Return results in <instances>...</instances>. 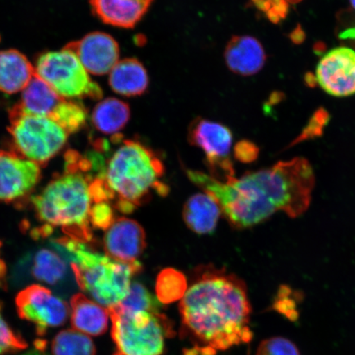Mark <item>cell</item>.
Instances as JSON below:
<instances>
[{
  "instance_id": "1",
  "label": "cell",
  "mask_w": 355,
  "mask_h": 355,
  "mask_svg": "<svg viewBox=\"0 0 355 355\" xmlns=\"http://www.w3.org/2000/svg\"><path fill=\"white\" fill-rule=\"evenodd\" d=\"M189 180L214 198L233 227H254L283 211L298 218L308 211L316 184L307 159L295 157L272 167L247 172L239 179H214L201 171H187Z\"/></svg>"
},
{
  "instance_id": "2",
  "label": "cell",
  "mask_w": 355,
  "mask_h": 355,
  "mask_svg": "<svg viewBox=\"0 0 355 355\" xmlns=\"http://www.w3.org/2000/svg\"><path fill=\"white\" fill-rule=\"evenodd\" d=\"M180 313V335L190 345L185 355H216L250 343L254 336L245 283L224 269L198 268Z\"/></svg>"
},
{
  "instance_id": "3",
  "label": "cell",
  "mask_w": 355,
  "mask_h": 355,
  "mask_svg": "<svg viewBox=\"0 0 355 355\" xmlns=\"http://www.w3.org/2000/svg\"><path fill=\"white\" fill-rule=\"evenodd\" d=\"M65 171L33 197L35 215L42 225L35 237H47L60 227L66 237L86 243L92 241L90 215L94 204L92 165L87 157L69 150Z\"/></svg>"
},
{
  "instance_id": "4",
  "label": "cell",
  "mask_w": 355,
  "mask_h": 355,
  "mask_svg": "<svg viewBox=\"0 0 355 355\" xmlns=\"http://www.w3.org/2000/svg\"><path fill=\"white\" fill-rule=\"evenodd\" d=\"M119 145L94 176L103 182L115 209L128 214L148 202L154 193L166 196L170 189L161 180L165 167L154 150L139 140L123 139Z\"/></svg>"
},
{
  "instance_id": "5",
  "label": "cell",
  "mask_w": 355,
  "mask_h": 355,
  "mask_svg": "<svg viewBox=\"0 0 355 355\" xmlns=\"http://www.w3.org/2000/svg\"><path fill=\"white\" fill-rule=\"evenodd\" d=\"M69 260L81 290L105 309L113 307L128 295L132 278L141 270L139 261L123 263L88 250L85 243L69 237L56 239Z\"/></svg>"
},
{
  "instance_id": "6",
  "label": "cell",
  "mask_w": 355,
  "mask_h": 355,
  "mask_svg": "<svg viewBox=\"0 0 355 355\" xmlns=\"http://www.w3.org/2000/svg\"><path fill=\"white\" fill-rule=\"evenodd\" d=\"M112 321L114 355H162L172 335L170 321L159 309H128L116 304L107 309Z\"/></svg>"
},
{
  "instance_id": "7",
  "label": "cell",
  "mask_w": 355,
  "mask_h": 355,
  "mask_svg": "<svg viewBox=\"0 0 355 355\" xmlns=\"http://www.w3.org/2000/svg\"><path fill=\"white\" fill-rule=\"evenodd\" d=\"M8 128L17 152L28 161L46 164L64 148L69 135L51 119L26 113L19 103L10 111Z\"/></svg>"
},
{
  "instance_id": "8",
  "label": "cell",
  "mask_w": 355,
  "mask_h": 355,
  "mask_svg": "<svg viewBox=\"0 0 355 355\" xmlns=\"http://www.w3.org/2000/svg\"><path fill=\"white\" fill-rule=\"evenodd\" d=\"M35 73L65 100H98L103 95L78 58L65 48L40 55L35 62Z\"/></svg>"
},
{
  "instance_id": "9",
  "label": "cell",
  "mask_w": 355,
  "mask_h": 355,
  "mask_svg": "<svg viewBox=\"0 0 355 355\" xmlns=\"http://www.w3.org/2000/svg\"><path fill=\"white\" fill-rule=\"evenodd\" d=\"M188 139L191 145L201 148L211 177L225 181L234 177L230 149L232 132L220 123L197 118L190 124Z\"/></svg>"
},
{
  "instance_id": "10",
  "label": "cell",
  "mask_w": 355,
  "mask_h": 355,
  "mask_svg": "<svg viewBox=\"0 0 355 355\" xmlns=\"http://www.w3.org/2000/svg\"><path fill=\"white\" fill-rule=\"evenodd\" d=\"M16 306L19 317L34 323L40 336L49 328L63 326L70 313L64 300L41 285H31L20 291L16 297Z\"/></svg>"
},
{
  "instance_id": "11",
  "label": "cell",
  "mask_w": 355,
  "mask_h": 355,
  "mask_svg": "<svg viewBox=\"0 0 355 355\" xmlns=\"http://www.w3.org/2000/svg\"><path fill=\"white\" fill-rule=\"evenodd\" d=\"M316 80L322 90L332 96L355 94V51L348 47H336L318 62Z\"/></svg>"
},
{
  "instance_id": "12",
  "label": "cell",
  "mask_w": 355,
  "mask_h": 355,
  "mask_svg": "<svg viewBox=\"0 0 355 355\" xmlns=\"http://www.w3.org/2000/svg\"><path fill=\"white\" fill-rule=\"evenodd\" d=\"M42 177L41 166L12 153L0 152V202L28 196Z\"/></svg>"
},
{
  "instance_id": "13",
  "label": "cell",
  "mask_w": 355,
  "mask_h": 355,
  "mask_svg": "<svg viewBox=\"0 0 355 355\" xmlns=\"http://www.w3.org/2000/svg\"><path fill=\"white\" fill-rule=\"evenodd\" d=\"M64 48L78 58L88 73L97 76L110 73L119 61V44L105 33H89Z\"/></svg>"
},
{
  "instance_id": "14",
  "label": "cell",
  "mask_w": 355,
  "mask_h": 355,
  "mask_svg": "<svg viewBox=\"0 0 355 355\" xmlns=\"http://www.w3.org/2000/svg\"><path fill=\"white\" fill-rule=\"evenodd\" d=\"M106 256L123 263H133L143 254L146 234L140 224L122 217L106 230L103 241Z\"/></svg>"
},
{
  "instance_id": "15",
  "label": "cell",
  "mask_w": 355,
  "mask_h": 355,
  "mask_svg": "<svg viewBox=\"0 0 355 355\" xmlns=\"http://www.w3.org/2000/svg\"><path fill=\"white\" fill-rule=\"evenodd\" d=\"M224 56L230 70L241 76L259 73L266 60L263 44L251 35H234L226 44Z\"/></svg>"
},
{
  "instance_id": "16",
  "label": "cell",
  "mask_w": 355,
  "mask_h": 355,
  "mask_svg": "<svg viewBox=\"0 0 355 355\" xmlns=\"http://www.w3.org/2000/svg\"><path fill=\"white\" fill-rule=\"evenodd\" d=\"M153 0H90L92 12L104 24L132 28L148 12Z\"/></svg>"
},
{
  "instance_id": "17",
  "label": "cell",
  "mask_w": 355,
  "mask_h": 355,
  "mask_svg": "<svg viewBox=\"0 0 355 355\" xmlns=\"http://www.w3.org/2000/svg\"><path fill=\"white\" fill-rule=\"evenodd\" d=\"M110 315L107 309L83 294L71 299V324L74 330L97 336L107 330Z\"/></svg>"
},
{
  "instance_id": "18",
  "label": "cell",
  "mask_w": 355,
  "mask_h": 355,
  "mask_svg": "<svg viewBox=\"0 0 355 355\" xmlns=\"http://www.w3.org/2000/svg\"><path fill=\"white\" fill-rule=\"evenodd\" d=\"M35 75V67L19 51H0V92L8 95L22 92Z\"/></svg>"
},
{
  "instance_id": "19",
  "label": "cell",
  "mask_w": 355,
  "mask_h": 355,
  "mask_svg": "<svg viewBox=\"0 0 355 355\" xmlns=\"http://www.w3.org/2000/svg\"><path fill=\"white\" fill-rule=\"evenodd\" d=\"M221 214L218 202L207 193L194 194L189 198L183 211L185 224L198 234L214 232Z\"/></svg>"
},
{
  "instance_id": "20",
  "label": "cell",
  "mask_w": 355,
  "mask_h": 355,
  "mask_svg": "<svg viewBox=\"0 0 355 355\" xmlns=\"http://www.w3.org/2000/svg\"><path fill=\"white\" fill-rule=\"evenodd\" d=\"M109 84L119 95L139 96L148 90L149 78L144 64L139 60L130 58L119 61L110 71Z\"/></svg>"
},
{
  "instance_id": "21",
  "label": "cell",
  "mask_w": 355,
  "mask_h": 355,
  "mask_svg": "<svg viewBox=\"0 0 355 355\" xmlns=\"http://www.w3.org/2000/svg\"><path fill=\"white\" fill-rule=\"evenodd\" d=\"M130 105L116 98L105 99L99 102L92 111V123L96 130L104 135H119L130 121Z\"/></svg>"
},
{
  "instance_id": "22",
  "label": "cell",
  "mask_w": 355,
  "mask_h": 355,
  "mask_svg": "<svg viewBox=\"0 0 355 355\" xmlns=\"http://www.w3.org/2000/svg\"><path fill=\"white\" fill-rule=\"evenodd\" d=\"M56 248L57 251L48 248L40 250L35 252L30 264L32 277L50 286L60 285L69 275L68 259L64 254L61 255L59 248Z\"/></svg>"
},
{
  "instance_id": "23",
  "label": "cell",
  "mask_w": 355,
  "mask_h": 355,
  "mask_svg": "<svg viewBox=\"0 0 355 355\" xmlns=\"http://www.w3.org/2000/svg\"><path fill=\"white\" fill-rule=\"evenodd\" d=\"M62 99L35 73L28 85L22 91L19 105L26 113L49 118Z\"/></svg>"
},
{
  "instance_id": "24",
  "label": "cell",
  "mask_w": 355,
  "mask_h": 355,
  "mask_svg": "<svg viewBox=\"0 0 355 355\" xmlns=\"http://www.w3.org/2000/svg\"><path fill=\"white\" fill-rule=\"evenodd\" d=\"M52 355H96L94 343L87 335L74 329L58 333L51 344Z\"/></svg>"
},
{
  "instance_id": "25",
  "label": "cell",
  "mask_w": 355,
  "mask_h": 355,
  "mask_svg": "<svg viewBox=\"0 0 355 355\" xmlns=\"http://www.w3.org/2000/svg\"><path fill=\"white\" fill-rule=\"evenodd\" d=\"M87 111L81 102L76 100L62 99L49 117L71 135L78 132L85 127L87 121Z\"/></svg>"
},
{
  "instance_id": "26",
  "label": "cell",
  "mask_w": 355,
  "mask_h": 355,
  "mask_svg": "<svg viewBox=\"0 0 355 355\" xmlns=\"http://www.w3.org/2000/svg\"><path fill=\"white\" fill-rule=\"evenodd\" d=\"M155 288L159 300L170 304L183 298L187 291V282L183 273L168 268L159 274Z\"/></svg>"
},
{
  "instance_id": "27",
  "label": "cell",
  "mask_w": 355,
  "mask_h": 355,
  "mask_svg": "<svg viewBox=\"0 0 355 355\" xmlns=\"http://www.w3.org/2000/svg\"><path fill=\"white\" fill-rule=\"evenodd\" d=\"M303 300V293L292 291L288 286L279 287L272 308L292 322L299 318L298 304Z\"/></svg>"
},
{
  "instance_id": "28",
  "label": "cell",
  "mask_w": 355,
  "mask_h": 355,
  "mask_svg": "<svg viewBox=\"0 0 355 355\" xmlns=\"http://www.w3.org/2000/svg\"><path fill=\"white\" fill-rule=\"evenodd\" d=\"M28 347L26 340L8 326L3 317L0 303V355L21 352Z\"/></svg>"
},
{
  "instance_id": "29",
  "label": "cell",
  "mask_w": 355,
  "mask_h": 355,
  "mask_svg": "<svg viewBox=\"0 0 355 355\" xmlns=\"http://www.w3.org/2000/svg\"><path fill=\"white\" fill-rule=\"evenodd\" d=\"M256 355H300L297 346L283 337H272L263 341Z\"/></svg>"
},
{
  "instance_id": "30",
  "label": "cell",
  "mask_w": 355,
  "mask_h": 355,
  "mask_svg": "<svg viewBox=\"0 0 355 355\" xmlns=\"http://www.w3.org/2000/svg\"><path fill=\"white\" fill-rule=\"evenodd\" d=\"M114 220L112 204L107 202L93 204L90 215L91 225L93 227L106 230Z\"/></svg>"
},
{
  "instance_id": "31",
  "label": "cell",
  "mask_w": 355,
  "mask_h": 355,
  "mask_svg": "<svg viewBox=\"0 0 355 355\" xmlns=\"http://www.w3.org/2000/svg\"><path fill=\"white\" fill-rule=\"evenodd\" d=\"M259 150L250 141L243 140L235 146L234 155L239 162L251 163L259 157Z\"/></svg>"
},
{
  "instance_id": "32",
  "label": "cell",
  "mask_w": 355,
  "mask_h": 355,
  "mask_svg": "<svg viewBox=\"0 0 355 355\" xmlns=\"http://www.w3.org/2000/svg\"><path fill=\"white\" fill-rule=\"evenodd\" d=\"M6 264H4L3 261L1 259H0V286H2L3 284H4V278H6Z\"/></svg>"
},
{
  "instance_id": "33",
  "label": "cell",
  "mask_w": 355,
  "mask_h": 355,
  "mask_svg": "<svg viewBox=\"0 0 355 355\" xmlns=\"http://www.w3.org/2000/svg\"><path fill=\"white\" fill-rule=\"evenodd\" d=\"M24 355H46V354L42 353L41 350H35V352H30Z\"/></svg>"
},
{
  "instance_id": "34",
  "label": "cell",
  "mask_w": 355,
  "mask_h": 355,
  "mask_svg": "<svg viewBox=\"0 0 355 355\" xmlns=\"http://www.w3.org/2000/svg\"><path fill=\"white\" fill-rule=\"evenodd\" d=\"M350 4H352V8L355 10V0H349Z\"/></svg>"
},
{
  "instance_id": "35",
  "label": "cell",
  "mask_w": 355,
  "mask_h": 355,
  "mask_svg": "<svg viewBox=\"0 0 355 355\" xmlns=\"http://www.w3.org/2000/svg\"><path fill=\"white\" fill-rule=\"evenodd\" d=\"M288 1L295 2L297 1V0H288Z\"/></svg>"
}]
</instances>
